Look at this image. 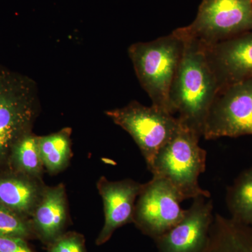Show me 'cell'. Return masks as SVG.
Here are the masks:
<instances>
[{
  "label": "cell",
  "instance_id": "1",
  "mask_svg": "<svg viewBox=\"0 0 252 252\" xmlns=\"http://www.w3.org/2000/svg\"><path fill=\"white\" fill-rule=\"evenodd\" d=\"M182 39L183 53L169 94V106L172 115L177 114L181 125L200 139L218 84L204 46L195 39Z\"/></svg>",
  "mask_w": 252,
  "mask_h": 252
},
{
  "label": "cell",
  "instance_id": "2",
  "mask_svg": "<svg viewBox=\"0 0 252 252\" xmlns=\"http://www.w3.org/2000/svg\"><path fill=\"white\" fill-rule=\"evenodd\" d=\"M39 109L34 81L0 65V171L7 167L14 144L32 132Z\"/></svg>",
  "mask_w": 252,
  "mask_h": 252
},
{
  "label": "cell",
  "instance_id": "3",
  "mask_svg": "<svg viewBox=\"0 0 252 252\" xmlns=\"http://www.w3.org/2000/svg\"><path fill=\"white\" fill-rule=\"evenodd\" d=\"M183 50V40L173 32L155 40L135 43L128 49L136 75L152 105L170 114L169 94Z\"/></svg>",
  "mask_w": 252,
  "mask_h": 252
},
{
  "label": "cell",
  "instance_id": "4",
  "mask_svg": "<svg viewBox=\"0 0 252 252\" xmlns=\"http://www.w3.org/2000/svg\"><path fill=\"white\" fill-rule=\"evenodd\" d=\"M199 140L193 132L181 125L158 151L149 169L154 177L170 182L184 200L200 195L211 196L199 185V176L206 170L207 162V152L200 147Z\"/></svg>",
  "mask_w": 252,
  "mask_h": 252
},
{
  "label": "cell",
  "instance_id": "5",
  "mask_svg": "<svg viewBox=\"0 0 252 252\" xmlns=\"http://www.w3.org/2000/svg\"><path fill=\"white\" fill-rule=\"evenodd\" d=\"M252 31V0H202L196 17L173 32L205 48Z\"/></svg>",
  "mask_w": 252,
  "mask_h": 252
},
{
  "label": "cell",
  "instance_id": "6",
  "mask_svg": "<svg viewBox=\"0 0 252 252\" xmlns=\"http://www.w3.org/2000/svg\"><path fill=\"white\" fill-rule=\"evenodd\" d=\"M114 124L130 134L151 168L158 151L181 127L175 116L134 100L122 108L106 111Z\"/></svg>",
  "mask_w": 252,
  "mask_h": 252
},
{
  "label": "cell",
  "instance_id": "7",
  "mask_svg": "<svg viewBox=\"0 0 252 252\" xmlns=\"http://www.w3.org/2000/svg\"><path fill=\"white\" fill-rule=\"evenodd\" d=\"M252 135V79L220 89L204 130L205 140Z\"/></svg>",
  "mask_w": 252,
  "mask_h": 252
},
{
  "label": "cell",
  "instance_id": "8",
  "mask_svg": "<svg viewBox=\"0 0 252 252\" xmlns=\"http://www.w3.org/2000/svg\"><path fill=\"white\" fill-rule=\"evenodd\" d=\"M184 199L170 182L154 177L144 184L136 202L134 223L154 240L166 233L185 217Z\"/></svg>",
  "mask_w": 252,
  "mask_h": 252
},
{
  "label": "cell",
  "instance_id": "9",
  "mask_svg": "<svg viewBox=\"0 0 252 252\" xmlns=\"http://www.w3.org/2000/svg\"><path fill=\"white\" fill-rule=\"evenodd\" d=\"M213 203L200 195L186 210L185 217L166 233L156 239L158 252H205L213 222Z\"/></svg>",
  "mask_w": 252,
  "mask_h": 252
},
{
  "label": "cell",
  "instance_id": "10",
  "mask_svg": "<svg viewBox=\"0 0 252 252\" xmlns=\"http://www.w3.org/2000/svg\"><path fill=\"white\" fill-rule=\"evenodd\" d=\"M205 51L219 90L252 79V31L205 48Z\"/></svg>",
  "mask_w": 252,
  "mask_h": 252
},
{
  "label": "cell",
  "instance_id": "11",
  "mask_svg": "<svg viewBox=\"0 0 252 252\" xmlns=\"http://www.w3.org/2000/svg\"><path fill=\"white\" fill-rule=\"evenodd\" d=\"M97 187L103 200L104 223L96 244L102 245L118 228L134 221L136 201L144 184L132 180L111 182L102 177Z\"/></svg>",
  "mask_w": 252,
  "mask_h": 252
},
{
  "label": "cell",
  "instance_id": "12",
  "mask_svg": "<svg viewBox=\"0 0 252 252\" xmlns=\"http://www.w3.org/2000/svg\"><path fill=\"white\" fill-rule=\"evenodd\" d=\"M67 200L64 186L44 189L39 203L32 215L34 234L51 245L63 234L67 220Z\"/></svg>",
  "mask_w": 252,
  "mask_h": 252
},
{
  "label": "cell",
  "instance_id": "13",
  "mask_svg": "<svg viewBox=\"0 0 252 252\" xmlns=\"http://www.w3.org/2000/svg\"><path fill=\"white\" fill-rule=\"evenodd\" d=\"M44 189L38 179L9 168L0 171V205L29 220Z\"/></svg>",
  "mask_w": 252,
  "mask_h": 252
},
{
  "label": "cell",
  "instance_id": "14",
  "mask_svg": "<svg viewBox=\"0 0 252 252\" xmlns=\"http://www.w3.org/2000/svg\"><path fill=\"white\" fill-rule=\"evenodd\" d=\"M205 252H252V227L216 214Z\"/></svg>",
  "mask_w": 252,
  "mask_h": 252
},
{
  "label": "cell",
  "instance_id": "15",
  "mask_svg": "<svg viewBox=\"0 0 252 252\" xmlns=\"http://www.w3.org/2000/svg\"><path fill=\"white\" fill-rule=\"evenodd\" d=\"M72 129L64 127L51 135L38 137L39 152L43 165L51 174L65 168L72 156Z\"/></svg>",
  "mask_w": 252,
  "mask_h": 252
},
{
  "label": "cell",
  "instance_id": "16",
  "mask_svg": "<svg viewBox=\"0 0 252 252\" xmlns=\"http://www.w3.org/2000/svg\"><path fill=\"white\" fill-rule=\"evenodd\" d=\"M225 202L232 220L252 227V166L244 170L228 187Z\"/></svg>",
  "mask_w": 252,
  "mask_h": 252
},
{
  "label": "cell",
  "instance_id": "17",
  "mask_svg": "<svg viewBox=\"0 0 252 252\" xmlns=\"http://www.w3.org/2000/svg\"><path fill=\"white\" fill-rule=\"evenodd\" d=\"M37 136L29 132L14 144L6 168L39 180L44 167Z\"/></svg>",
  "mask_w": 252,
  "mask_h": 252
},
{
  "label": "cell",
  "instance_id": "18",
  "mask_svg": "<svg viewBox=\"0 0 252 252\" xmlns=\"http://www.w3.org/2000/svg\"><path fill=\"white\" fill-rule=\"evenodd\" d=\"M34 234L31 220L0 205V236L27 240Z\"/></svg>",
  "mask_w": 252,
  "mask_h": 252
},
{
  "label": "cell",
  "instance_id": "19",
  "mask_svg": "<svg viewBox=\"0 0 252 252\" xmlns=\"http://www.w3.org/2000/svg\"><path fill=\"white\" fill-rule=\"evenodd\" d=\"M49 252H86L84 236L74 232L63 233L50 245Z\"/></svg>",
  "mask_w": 252,
  "mask_h": 252
},
{
  "label": "cell",
  "instance_id": "20",
  "mask_svg": "<svg viewBox=\"0 0 252 252\" xmlns=\"http://www.w3.org/2000/svg\"><path fill=\"white\" fill-rule=\"evenodd\" d=\"M26 241L22 238L0 236V252H33Z\"/></svg>",
  "mask_w": 252,
  "mask_h": 252
}]
</instances>
